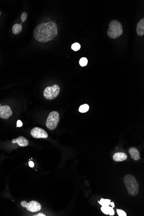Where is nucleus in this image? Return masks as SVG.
Wrapping results in <instances>:
<instances>
[{
  "label": "nucleus",
  "mask_w": 144,
  "mask_h": 216,
  "mask_svg": "<svg viewBox=\"0 0 144 216\" xmlns=\"http://www.w3.org/2000/svg\"><path fill=\"white\" fill-rule=\"evenodd\" d=\"M58 27L53 21L39 24L35 28L33 32L35 39L41 42L50 41L57 36Z\"/></svg>",
  "instance_id": "1"
},
{
  "label": "nucleus",
  "mask_w": 144,
  "mask_h": 216,
  "mask_svg": "<svg viewBox=\"0 0 144 216\" xmlns=\"http://www.w3.org/2000/svg\"><path fill=\"white\" fill-rule=\"evenodd\" d=\"M124 183L128 192L132 196H136L139 192V186L137 179L131 174L126 175L124 178Z\"/></svg>",
  "instance_id": "2"
},
{
  "label": "nucleus",
  "mask_w": 144,
  "mask_h": 216,
  "mask_svg": "<svg viewBox=\"0 0 144 216\" xmlns=\"http://www.w3.org/2000/svg\"><path fill=\"white\" fill-rule=\"evenodd\" d=\"M107 33L110 38L115 39L121 36L123 33V29L121 23L116 20L111 21L109 25Z\"/></svg>",
  "instance_id": "3"
},
{
  "label": "nucleus",
  "mask_w": 144,
  "mask_h": 216,
  "mask_svg": "<svg viewBox=\"0 0 144 216\" xmlns=\"http://www.w3.org/2000/svg\"><path fill=\"white\" fill-rule=\"evenodd\" d=\"M60 120L59 114L57 111H53L50 113L46 122V125L50 130L55 129L58 125Z\"/></svg>",
  "instance_id": "4"
},
{
  "label": "nucleus",
  "mask_w": 144,
  "mask_h": 216,
  "mask_svg": "<svg viewBox=\"0 0 144 216\" xmlns=\"http://www.w3.org/2000/svg\"><path fill=\"white\" fill-rule=\"evenodd\" d=\"M60 88L57 85L46 88L44 91V96L46 99L52 100L56 98L60 93Z\"/></svg>",
  "instance_id": "5"
},
{
  "label": "nucleus",
  "mask_w": 144,
  "mask_h": 216,
  "mask_svg": "<svg viewBox=\"0 0 144 216\" xmlns=\"http://www.w3.org/2000/svg\"><path fill=\"white\" fill-rule=\"evenodd\" d=\"M21 206L23 208H26L27 210L31 212H36L40 211L42 209V206L39 202L36 201H32L29 203L27 201H21Z\"/></svg>",
  "instance_id": "6"
},
{
  "label": "nucleus",
  "mask_w": 144,
  "mask_h": 216,
  "mask_svg": "<svg viewBox=\"0 0 144 216\" xmlns=\"http://www.w3.org/2000/svg\"><path fill=\"white\" fill-rule=\"evenodd\" d=\"M31 135L36 139H47L48 136L44 129L38 127H35L32 129Z\"/></svg>",
  "instance_id": "7"
},
{
  "label": "nucleus",
  "mask_w": 144,
  "mask_h": 216,
  "mask_svg": "<svg viewBox=\"0 0 144 216\" xmlns=\"http://www.w3.org/2000/svg\"><path fill=\"white\" fill-rule=\"evenodd\" d=\"M12 114L10 107L6 105L1 106L0 104V117L4 119H7L11 116Z\"/></svg>",
  "instance_id": "8"
},
{
  "label": "nucleus",
  "mask_w": 144,
  "mask_h": 216,
  "mask_svg": "<svg viewBox=\"0 0 144 216\" xmlns=\"http://www.w3.org/2000/svg\"><path fill=\"white\" fill-rule=\"evenodd\" d=\"M13 143H17L20 147H26L29 145V141L25 137H19L16 139H13L12 140Z\"/></svg>",
  "instance_id": "9"
},
{
  "label": "nucleus",
  "mask_w": 144,
  "mask_h": 216,
  "mask_svg": "<svg viewBox=\"0 0 144 216\" xmlns=\"http://www.w3.org/2000/svg\"><path fill=\"white\" fill-rule=\"evenodd\" d=\"M113 158L114 161L121 162L127 159V156L124 153L118 152L114 154Z\"/></svg>",
  "instance_id": "10"
},
{
  "label": "nucleus",
  "mask_w": 144,
  "mask_h": 216,
  "mask_svg": "<svg viewBox=\"0 0 144 216\" xmlns=\"http://www.w3.org/2000/svg\"><path fill=\"white\" fill-rule=\"evenodd\" d=\"M129 153L131 155V157L134 160H138L140 158V152L137 149L135 148H131L129 149Z\"/></svg>",
  "instance_id": "11"
},
{
  "label": "nucleus",
  "mask_w": 144,
  "mask_h": 216,
  "mask_svg": "<svg viewBox=\"0 0 144 216\" xmlns=\"http://www.w3.org/2000/svg\"><path fill=\"white\" fill-rule=\"evenodd\" d=\"M137 34L139 36H144V19L143 18L137 24Z\"/></svg>",
  "instance_id": "12"
},
{
  "label": "nucleus",
  "mask_w": 144,
  "mask_h": 216,
  "mask_svg": "<svg viewBox=\"0 0 144 216\" xmlns=\"http://www.w3.org/2000/svg\"><path fill=\"white\" fill-rule=\"evenodd\" d=\"M101 209L102 212L105 215L113 216L115 214L113 208L109 207V206H102Z\"/></svg>",
  "instance_id": "13"
},
{
  "label": "nucleus",
  "mask_w": 144,
  "mask_h": 216,
  "mask_svg": "<svg viewBox=\"0 0 144 216\" xmlns=\"http://www.w3.org/2000/svg\"><path fill=\"white\" fill-rule=\"evenodd\" d=\"M22 30V24H14L13 27L12 32L14 34L17 35L19 34L21 32Z\"/></svg>",
  "instance_id": "14"
},
{
  "label": "nucleus",
  "mask_w": 144,
  "mask_h": 216,
  "mask_svg": "<svg viewBox=\"0 0 144 216\" xmlns=\"http://www.w3.org/2000/svg\"><path fill=\"white\" fill-rule=\"evenodd\" d=\"M89 107L88 105H87V104H84V105H82L80 106L79 111L80 112L84 113L87 112L89 110Z\"/></svg>",
  "instance_id": "15"
},
{
  "label": "nucleus",
  "mask_w": 144,
  "mask_h": 216,
  "mask_svg": "<svg viewBox=\"0 0 144 216\" xmlns=\"http://www.w3.org/2000/svg\"><path fill=\"white\" fill-rule=\"evenodd\" d=\"M111 200L108 199H104L102 198L100 201H99V204L102 205V206H109Z\"/></svg>",
  "instance_id": "16"
},
{
  "label": "nucleus",
  "mask_w": 144,
  "mask_h": 216,
  "mask_svg": "<svg viewBox=\"0 0 144 216\" xmlns=\"http://www.w3.org/2000/svg\"><path fill=\"white\" fill-rule=\"evenodd\" d=\"M88 62V61L86 57H82L80 59L79 61L80 65L82 67L86 66L87 65Z\"/></svg>",
  "instance_id": "17"
},
{
  "label": "nucleus",
  "mask_w": 144,
  "mask_h": 216,
  "mask_svg": "<svg viewBox=\"0 0 144 216\" xmlns=\"http://www.w3.org/2000/svg\"><path fill=\"white\" fill-rule=\"evenodd\" d=\"M81 48V45L79 43L76 42L72 45L71 48L74 51H76L79 50Z\"/></svg>",
  "instance_id": "18"
},
{
  "label": "nucleus",
  "mask_w": 144,
  "mask_h": 216,
  "mask_svg": "<svg viewBox=\"0 0 144 216\" xmlns=\"http://www.w3.org/2000/svg\"><path fill=\"white\" fill-rule=\"evenodd\" d=\"M117 211L118 215L119 216H127L126 213L124 211H122V210H120V209H117Z\"/></svg>",
  "instance_id": "19"
},
{
  "label": "nucleus",
  "mask_w": 144,
  "mask_h": 216,
  "mask_svg": "<svg viewBox=\"0 0 144 216\" xmlns=\"http://www.w3.org/2000/svg\"><path fill=\"white\" fill-rule=\"evenodd\" d=\"M27 13L23 12L22 13L21 16V19L22 20V23H23L24 21L27 20Z\"/></svg>",
  "instance_id": "20"
},
{
  "label": "nucleus",
  "mask_w": 144,
  "mask_h": 216,
  "mask_svg": "<svg viewBox=\"0 0 144 216\" xmlns=\"http://www.w3.org/2000/svg\"><path fill=\"white\" fill-rule=\"evenodd\" d=\"M23 122H22V121H21V120H17V125H16V127H21V126H23Z\"/></svg>",
  "instance_id": "21"
},
{
  "label": "nucleus",
  "mask_w": 144,
  "mask_h": 216,
  "mask_svg": "<svg viewBox=\"0 0 144 216\" xmlns=\"http://www.w3.org/2000/svg\"><path fill=\"white\" fill-rule=\"evenodd\" d=\"M29 165L30 167H33L34 166V163H33V161H30V162H29Z\"/></svg>",
  "instance_id": "22"
},
{
  "label": "nucleus",
  "mask_w": 144,
  "mask_h": 216,
  "mask_svg": "<svg viewBox=\"0 0 144 216\" xmlns=\"http://www.w3.org/2000/svg\"><path fill=\"white\" fill-rule=\"evenodd\" d=\"M34 216H46L45 215H44V214H43V213H39V214H37V215H33Z\"/></svg>",
  "instance_id": "23"
},
{
  "label": "nucleus",
  "mask_w": 144,
  "mask_h": 216,
  "mask_svg": "<svg viewBox=\"0 0 144 216\" xmlns=\"http://www.w3.org/2000/svg\"><path fill=\"white\" fill-rule=\"evenodd\" d=\"M110 205H111L112 206V208H114V202H111V203H110Z\"/></svg>",
  "instance_id": "24"
},
{
  "label": "nucleus",
  "mask_w": 144,
  "mask_h": 216,
  "mask_svg": "<svg viewBox=\"0 0 144 216\" xmlns=\"http://www.w3.org/2000/svg\"><path fill=\"white\" fill-rule=\"evenodd\" d=\"M1 11H0V16H1Z\"/></svg>",
  "instance_id": "25"
}]
</instances>
